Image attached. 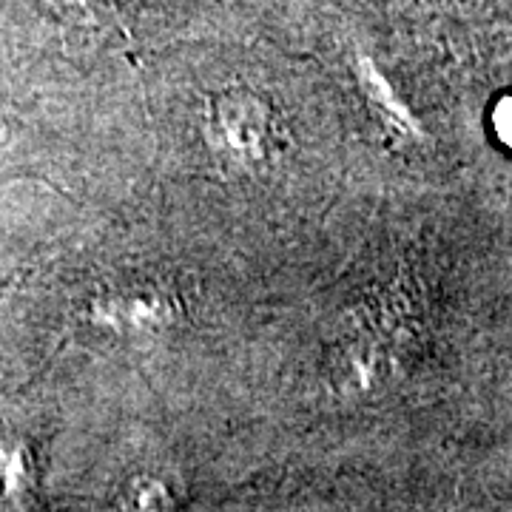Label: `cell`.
Returning a JSON list of instances; mask_svg holds the SVG:
<instances>
[{
    "mask_svg": "<svg viewBox=\"0 0 512 512\" xmlns=\"http://www.w3.org/2000/svg\"><path fill=\"white\" fill-rule=\"evenodd\" d=\"M495 131L512 148V97L498 103V109H495Z\"/></svg>",
    "mask_w": 512,
    "mask_h": 512,
    "instance_id": "obj_1",
    "label": "cell"
}]
</instances>
